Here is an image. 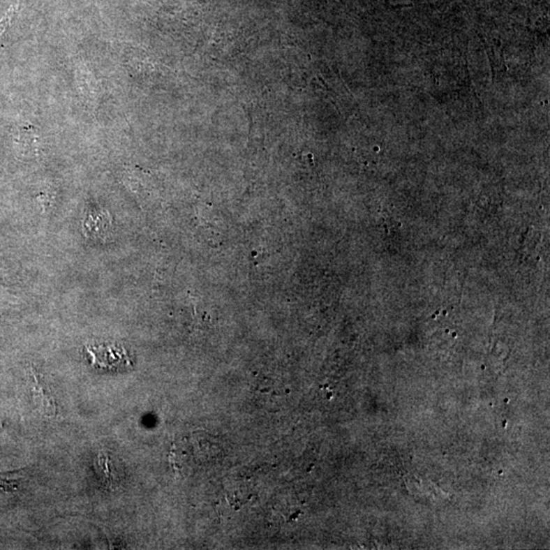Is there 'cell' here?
Here are the masks:
<instances>
[{
	"label": "cell",
	"instance_id": "6da1fadb",
	"mask_svg": "<svg viewBox=\"0 0 550 550\" xmlns=\"http://www.w3.org/2000/svg\"><path fill=\"white\" fill-rule=\"evenodd\" d=\"M34 399L41 410L46 416H52L57 412L54 400L51 396L50 390L46 388V385L39 380L38 376H34V388H33Z\"/></svg>",
	"mask_w": 550,
	"mask_h": 550
},
{
	"label": "cell",
	"instance_id": "7a4b0ae2",
	"mask_svg": "<svg viewBox=\"0 0 550 550\" xmlns=\"http://www.w3.org/2000/svg\"><path fill=\"white\" fill-rule=\"evenodd\" d=\"M15 13V6H12V8L6 12V15H4V17H2L1 21H0V39H1L2 35L4 34L8 27L10 26Z\"/></svg>",
	"mask_w": 550,
	"mask_h": 550
}]
</instances>
